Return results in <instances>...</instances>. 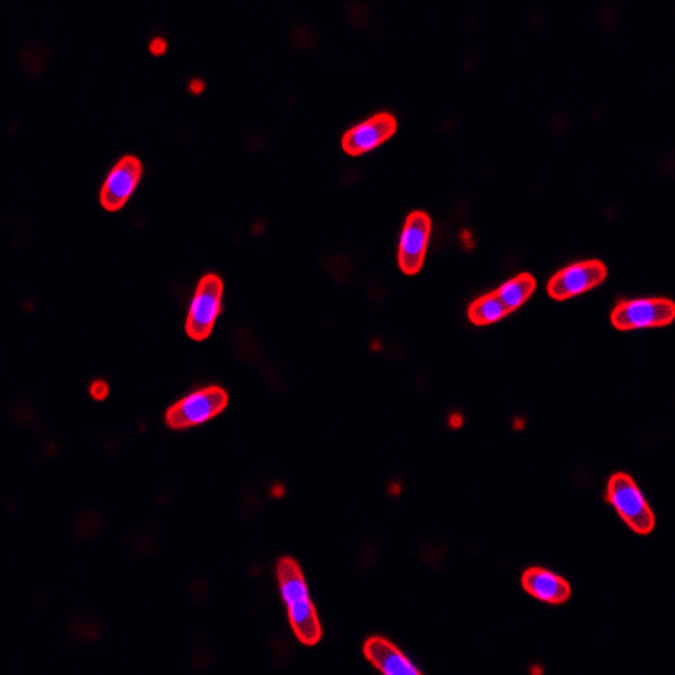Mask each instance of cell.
Returning a JSON list of instances; mask_svg holds the SVG:
<instances>
[{
  "label": "cell",
  "instance_id": "6da1fadb",
  "mask_svg": "<svg viewBox=\"0 0 675 675\" xmlns=\"http://www.w3.org/2000/svg\"><path fill=\"white\" fill-rule=\"evenodd\" d=\"M277 585L280 598L287 606L289 625L296 638L306 647H315L321 642L322 628L318 613L309 598L308 583L301 566L295 557L284 556L277 560Z\"/></svg>",
  "mask_w": 675,
  "mask_h": 675
},
{
  "label": "cell",
  "instance_id": "7a4b0ae2",
  "mask_svg": "<svg viewBox=\"0 0 675 675\" xmlns=\"http://www.w3.org/2000/svg\"><path fill=\"white\" fill-rule=\"evenodd\" d=\"M606 502L638 536H648L655 527V515L648 507L635 479L626 473H615L606 487Z\"/></svg>",
  "mask_w": 675,
  "mask_h": 675
},
{
  "label": "cell",
  "instance_id": "3957f363",
  "mask_svg": "<svg viewBox=\"0 0 675 675\" xmlns=\"http://www.w3.org/2000/svg\"><path fill=\"white\" fill-rule=\"evenodd\" d=\"M228 406L227 390L218 385L195 390L166 410V424L175 430L191 429L224 413Z\"/></svg>",
  "mask_w": 675,
  "mask_h": 675
},
{
  "label": "cell",
  "instance_id": "277c9868",
  "mask_svg": "<svg viewBox=\"0 0 675 675\" xmlns=\"http://www.w3.org/2000/svg\"><path fill=\"white\" fill-rule=\"evenodd\" d=\"M221 299H224V280L218 274H205L198 282L186 318V332L191 340L204 341L211 335L215 322L220 316Z\"/></svg>",
  "mask_w": 675,
  "mask_h": 675
},
{
  "label": "cell",
  "instance_id": "5b68a950",
  "mask_svg": "<svg viewBox=\"0 0 675 675\" xmlns=\"http://www.w3.org/2000/svg\"><path fill=\"white\" fill-rule=\"evenodd\" d=\"M612 325L619 331L664 328L675 318V302L667 298L622 299L613 308Z\"/></svg>",
  "mask_w": 675,
  "mask_h": 675
},
{
  "label": "cell",
  "instance_id": "8992f818",
  "mask_svg": "<svg viewBox=\"0 0 675 675\" xmlns=\"http://www.w3.org/2000/svg\"><path fill=\"white\" fill-rule=\"evenodd\" d=\"M608 277V267L603 260L588 259L570 264L554 274L547 282V292L556 301H566L574 296L592 291Z\"/></svg>",
  "mask_w": 675,
  "mask_h": 675
},
{
  "label": "cell",
  "instance_id": "52a82bcc",
  "mask_svg": "<svg viewBox=\"0 0 675 675\" xmlns=\"http://www.w3.org/2000/svg\"><path fill=\"white\" fill-rule=\"evenodd\" d=\"M430 230H433V221L426 211L416 210L407 215L400 234L399 252H397L400 270L407 276H414L423 269Z\"/></svg>",
  "mask_w": 675,
  "mask_h": 675
},
{
  "label": "cell",
  "instance_id": "ba28073f",
  "mask_svg": "<svg viewBox=\"0 0 675 675\" xmlns=\"http://www.w3.org/2000/svg\"><path fill=\"white\" fill-rule=\"evenodd\" d=\"M142 176V162L136 156H123L116 162L102 189H100V204L106 210L117 211L126 205Z\"/></svg>",
  "mask_w": 675,
  "mask_h": 675
},
{
  "label": "cell",
  "instance_id": "9c48e42d",
  "mask_svg": "<svg viewBox=\"0 0 675 675\" xmlns=\"http://www.w3.org/2000/svg\"><path fill=\"white\" fill-rule=\"evenodd\" d=\"M397 120L390 112H378L370 119L357 123L348 129L341 139L345 152L350 156H360L364 152L378 148L385 140L396 133Z\"/></svg>",
  "mask_w": 675,
  "mask_h": 675
},
{
  "label": "cell",
  "instance_id": "30bf717a",
  "mask_svg": "<svg viewBox=\"0 0 675 675\" xmlns=\"http://www.w3.org/2000/svg\"><path fill=\"white\" fill-rule=\"evenodd\" d=\"M522 588L527 595L547 605H564L569 602L573 589L564 577L544 569V567H528L522 574Z\"/></svg>",
  "mask_w": 675,
  "mask_h": 675
},
{
  "label": "cell",
  "instance_id": "8fae6325",
  "mask_svg": "<svg viewBox=\"0 0 675 675\" xmlns=\"http://www.w3.org/2000/svg\"><path fill=\"white\" fill-rule=\"evenodd\" d=\"M364 655L377 671L385 675H420L419 668L387 638H368L364 645Z\"/></svg>",
  "mask_w": 675,
  "mask_h": 675
},
{
  "label": "cell",
  "instance_id": "7c38bea8",
  "mask_svg": "<svg viewBox=\"0 0 675 675\" xmlns=\"http://www.w3.org/2000/svg\"><path fill=\"white\" fill-rule=\"evenodd\" d=\"M536 287L537 280L533 274L520 272L507 282L502 284L498 289H495V292H497L508 312H514L528 301V298L536 291Z\"/></svg>",
  "mask_w": 675,
  "mask_h": 675
},
{
  "label": "cell",
  "instance_id": "4fadbf2b",
  "mask_svg": "<svg viewBox=\"0 0 675 675\" xmlns=\"http://www.w3.org/2000/svg\"><path fill=\"white\" fill-rule=\"evenodd\" d=\"M507 315H510V312L505 308L504 302L500 301L495 291L479 296L468 308V319L476 326L494 325Z\"/></svg>",
  "mask_w": 675,
  "mask_h": 675
},
{
  "label": "cell",
  "instance_id": "5bb4252c",
  "mask_svg": "<svg viewBox=\"0 0 675 675\" xmlns=\"http://www.w3.org/2000/svg\"><path fill=\"white\" fill-rule=\"evenodd\" d=\"M90 394L93 399L103 400L109 396V385H107L106 380L91 381Z\"/></svg>",
  "mask_w": 675,
  "mask_h": 675
},
{
  "label": "cell",
  "instance_id": "9a60e30c",
  "mask_svg": "<svg viewBox=\"0 0 675 675\" xmlns=\"http://www.w3.org/2000/svg\"><path fill=\"white\" fill-rule=\"evenodd\" d=\"M149 50H151L155 57H161L168 50V42H166L165 38H152L151 42H149Z\"/></svg>",
  "mask_w": 675,
  "mask_h": 675
},
{
  "label": "cell",
  "instance_id": "2e32d148",
  "mask_svg": "<svg viewBox=\"0 0 675 675\" xmlns=\"http://www.w3.org/2000/svg\"><path fill=\"white\" fill-rule=\"evenodd\" d=\"M188 90L192 95H200L205 90V81L200 80V78H192V80L188 81Z\"/></svg>",
  "mask_w": 675,
  "mask_h": 675
}]
</instances>
